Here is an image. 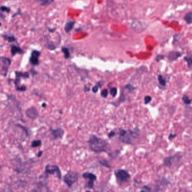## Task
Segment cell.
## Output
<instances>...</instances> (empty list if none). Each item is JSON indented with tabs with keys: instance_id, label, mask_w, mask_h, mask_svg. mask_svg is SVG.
<instances>
[{
	"instance_id": "obj_27",
	"label": "cell",
	"mask_w": 192,
	"mask_h": 192,
	"mask_svg": "<svg viewBox=\"0 0 192 192\" xmlns=\"http://www.w3.org/2000/svg\"><path fill=\"white\" fill-rule=\"evenodd\" d=\"M108 91L107 89H104L101 92V96L103 97V98H106L107 96H108Z\"/></svg>"
},
{
	"instance_id": "obj_7",
	"label": "cell",
	"mask_w": 192,
	"mask_h": 192,
	"mask_svg": "<svg viewBox=\"0 0 192 192\" xmlns=\"http://www.w3.org/2000/svg\"><path fill=\"white\" fill-rule=\"evenodd\" d=\"M40 55V52L38 50H33L30 58V62L33 66H37L39 64V57Z\"/></svg>"
},
{
	"instance_id": "obj_36",
	"label": "cell",
	"mask_w": 192,
	"mask_h": 192,
	"mask_svg": "<svg viewBox=\"0 0 192 192\" xmlns=\"http://www.w3.org/2000/svg\"><path fill=\"white\" fill-rule=\"evenodd\" d=\"M46 104H42V106L43 107H46Z\"/></svg>"
},
{
	"instance_id": "obj_1",
	"label": "cell",
	"mask_w": 192,
	"mask_h": 192,
	"mask_svg": "<svg viewBox=\"0 0 192 192\" xmlns=\"http://www.w3.org/2000/svg\"><path fill=\"white\" fill-rule=\"evenodd\" d=\"M88 143L91 149L94 152H105L109 148V144L106 140L94 135L90 136Z\"/></svg>"
},
{
	"instance_id": "obj_5",
	"label": "cell",
	"mask_w": 192,
	"mask_h": 192,
	"mask_svg": "<svg viewBox=\"0 0 192 192\" xmlns=\"http://www.w3.org/2000/svg\"><path fill=\"white\" fill-rule=\"evenodd\" d=\"M115 174L120 183H125L130 178L129 173L124 170H117L115 171Z\"/></svg>"
},
{
	"instance_id": "obj_20",
	"label": "cell",
	"mask_w": 192,
	"mask_h": 192,
	"mask_svg": "<svg viewBox=\"0 0 192 192\" xmlns=\"http://www.w3.org/2000/svg\"><path fill=\"white\" fill-rule=\"evenodd\" d=\"M158 81H159V85L161 86L165 87L166 85V80L165 79L162 75H159V76H158Z\"/></svg>"
},
{
	"instance_id": "obj_29",
	"label": "cell",
	"mask_w": 192,
	"mask_h": 192,
	"mask_svg": "<svg viewBox=\"0 0 192 192\" xmlns=\"http://www.w3.org/2000/svg\"><path fill=\"white\" fill-rule=\"evenodd\" d=\"M164 56L163 55H159L157 56V57L156 58V60L159 62L160 60L164 59Z\"/></svg>"
},
{
	"instance_id": "obj_12",
	"label": "cell",
	"mask_w": 192,
	"mask_h": 192,
	"mask_svg": "<svg viewBox=\"0 0 192 192\" xmlns=\"http://www.w3.org/2000/svg\"><path fill=\"white\" fill-rule=\"evenodd\" d=\"M181 56V54L180 53V52L178 51H171L169 52L167 55V58L169 60L171 61H175L177 59H178L179 57H180Z\"/></svg>"
},
{
	"instance_id": "obj_26",
	"label": "cell",
	"mask_w": 192,
	"mask_h": 192,
	"mask_svg": "<svg viewBox=\"0 0 192 192\" xmlns=\"http://www.w3.org/2000/svg\"><path fill=\"white\" fill-rule=\"evenodd\" d=\"M144 100H145V103L146 104H147L149 103L151 101V100H152V98H151V96H145V99H144Z\"/></svg>"
},
{
	"instance_id": "obj_3",
	"label": "cell",
	"mask_w": 192,
	"mask_h": 192,
	"mask_svg": "<svg viewBox=\"0 0 192 192\" xmlns=\"http://www.w3.org/2000/svg\"><path fill=\"white\" fill-rule=\"evenodd\" d=\"M79 174L76 172L70 171L67 172L64 176V180L69 187H72L73 184L78 180Z\"/></svg>"
},
{
	"instance_id": "obj_22",
	"label": "cell",
	"mask_w": 192,
	"mask_h": 192,
	"mask_svg": "<svg viewBox=\"0 0 192 192\" xmlns=\"http://www.w3.org/2000/svg\"><path fill=\"white\" fill-rule=\"evenodd\" d=\"M41 144H42V142L40 140H34L32 141L31 146L33 148H36V147H38L41 146Z\"/></svg>"
},
{
	"instance_id": "obj_17",
	"label": "cell",
	"mask_w": 192,
	"mask_h": 192,
	"mask_svg": "<svg viewBox=\"0 0 192 192\" xmlns=\"http://www.w3.org/2000/svg\"><path fill=\"white\" fill-rule=\"evenodd\" d=\"M182 101L186 105H190L192 103V99H191L188 95H184L182 97Z\"/></svg>"
},
{
	"instance_id": "obj_8",
	"label": "cell",
	"mask_w": 192,
	"mask_h": 192,
	"mask_svg": "<svg viewBox=\"0 0 192 192\" xmlns=\"http://www.w3.org/2000/svg\"><path fill=\"white\" fill-rule=\"evenodd\" d=\"M181 157V156L180 154H174L173 156H170L169 157H166L164 160V164L166 167H170L174 164V163H173L174 161L177 158H179Z\"/></svg>"
},
{
	"instance_id": "obj_11",
	"label": "cell",
	"mask_w": 192,
	"mask_h": 192,
	"mask_svg": "<svg viewBox=\"0 0 192 192\" xmlns=\"http://www.w3.org/2000/svg\"><path fill=\"white\" fill-rule=\"evenodd\" d=\"M51 131L52 135V138L54 139L62 138L64 134V131L61 128H57L56 130L51 129Z\"/></svg>"
},
{
	"instance_id": "obj_24",
	"label": "cell",
	"mask_w": 192,
	"mask_h": 192,
	"mask_svg": "<svg viewBox=\"0 0 192 192\" xmlns=\"http://www.w3.org/2000/svg\"><path fill=\"white\" fill-rule=\"evenodd\" d=\"M117 94H118V90H117V89L116 87H113V88H112L111 89V90H110V94L111 95V96L113 97V98L115 97L116 96Z\"/></svg>"
},
{
	"instance_id": "obj_14",
	"label": "cell",
	"mask_w": 192,
	"mask_h": 192,
	"mask_svg": "<svg viewBox=\"0 0 192 192\" xmlns=\"http://www.w3.org/2000/svg\"><path fill=\"white\" fill-rule=\"evenodd\" d=\"M83 177L85 179H88V181H94L97 179V176L92 173L90 172H85L83 174Z\"/></svg>"
},
{
	"instance_id": "obj_28",
	"label": "cell",
	"mask_w": 192,
	"mask_h": 192,
	"mask_svg": "<svg viewBox=\"0 0 192 192\" xmlns=\"http://www.w3.org/2000/svg\"><path fill=\"white\" fill-rule=\"evenodd\" d=\"M16 89L18 90L19 91H26L27 88L26 86H17L16 87Z\"/></svg>"
},
{
	"instance_id": "obj_18",
	"label": "cell",
	"mask_w": 192,
	"mask_h": 192,
	"mask_svg": "<svg viewBox=\"0 0 192 192\" xmlns=\"http://www.w3.org/2000/svg\"><path fill=\"white\" fill-rule=\"evenodd\" d=\"M184 19L188 24L192 23V12L186 14L184 17Z\"/></svg>"
},
{
	"instance_id": "obj_2",
	"label": "cell",
	"mask_w": 192,
	"mask_h": 192,
	"mask_svg": "<svg viewBox=\"0 0 192 192\" xmlns=\"http://www.w3.org/2000/svg\"><path fill=\"white\" fill-rule=\"evenodd\" d=\"M136 133H134L131 130H120V139L123 143L130 144L132 143V138Z\"/></svg>"
},
{
	"instance_id": "obj_21",
	"label": "cell",
	"mask_w": 192,
	"mask_h": 192,
	"mask_svg": "<svg viewBox=\"0 0 192 192\" xmlns=\"http://www.w3.org/2000/svg\"><path fill=\"white\" fill-rule=\"evenodd\" d=\"M184 60L186 61L188 65V67L191 68L192 67V57L190 56H186L184 58Z\"/></svg>"
},
{
	"instance_id": "obj_23",
	"label": "cell",
	"mask_w": 192,
	"mask_h": 192,
	"mask_svg": "<svg viewBox=\"0 0 192 192\" xmlns=\"http://www.w3.org/2000/svg\"><path fill=\"white\" fill-rule=\"evenodd\" d=\"M3 37L5 40L8 41L9 42H15L16 40L15 37L13 36H7V35H4V36H3Z\"/></svg>"
},
{
	"instance_id": "obj_10",
	"label": "cell",
	"mask_w": 192,
	"mask_h": 192,
	"mask_svg": "<svg viewBox=\"0 0 192 192\" xmlns=\"http://www.w3.org/2000/svg\"><path fill=\"white\" fill-rule=\"evenodd\" d=\"M15 74H16V80L15 81V84L16 86L18 85V86L19 85L20 81V79L21 78L28 79L29 77V73H28V72L23 73V72H16Z\"/></svg>"
},
{
	"instance_id": "obj_25",
	"label": "cell",
	"mask_w": 192,
	"mask_h": 192,
	"mask_svg": "<svg viewBox=\"0 0 192 192\" xmlns=\"http://www.w3.org/2000/svg\"><path fill=\"white\" fill-rule=\"evenodd\" d=\"M0 11H4L6 13H10V8H9L7 7L3 6L0 7Z\"/></svg>"
},
{
	"instance_id": "obj_37",
	"label": "cell",
	"mask_w": 192,
	"mask_h": 192,
	"mask_svg": "<svg viewBox=\"0 0 192 192\" xmlns=\"http://www.w3.org/2000/svg\"></svg>"
},
{
	"instance_id": "obj_32",
	"label": "cell",
	"mask_w": 192,
	"mask_h": 192,
	"mask_svg": "<svg viewBox=\"0 0 192 192\" xmlns=\"http://www.w3.org/2000/svg\"><path fill=\"white\" fill-rule=\"evenodd\" d=\"M98 91V86H94L92 89V91L94 93H97Z\"/></svg>"
},
{
	"instance_id": "obj_16",
	"label": "cell",
	"mask_w": 192,
	"mask_h": 192,
	"mask_svg": "<svg viewBox=\"0 0 192 192\" xmlns=\"http://www.w3.org/2000/svg\"><path fill=\"white\" fill-rule=\"evenodd\" d=\"M40 5L42 6H48L52 4L54 0H36Z\"/></svg>"
},
{
	"instance_id": "obj_33",
	"label": "cell",
	"mask_w": 192,
	"mask_h": 192,
	"mask_svg": "<svg viewBox=\"0 0 192 192\" xmlns=\"http://www.w3.org/2000/svg\"><path fill=\"white\" fill-rule=\"evenodd\" d=\"M176 134H174V133H170V135H169V139H170V140H171V139H174V138H175V137H176Z\"/></svg>"
},
{
	"instance_id": "obj_6",
	"label": "cell",
	"mask_w": 192,
	"mask_h": 192,
	"mask_svg": "<svg viewBox=\"0 0 192 192\" xmlns=\"http://www.w3.org/2000/svg\"><path fill=\"white\" fill-rule=\"evenodd\" d=\"M45 171L48 174H55L56 173L57 177L59 179H61V174L60 172V169L58 166L56 165H48L46 166Z\"/></svg>"
},
{
	"instance_id": "obj_4",
	"label": "cell",
	"mask_w": 192,
	"mask_h": 192,
	"mask_svg": "<svg viewBox=\"0 0 192 192\" xmlns=\"http://www.w3.org/2000/svg\"><path fill=\"white\" fill-rule=\"evenodd\" d=\"M11 61L5 57H0V74L6 76Z\"/></svg>"
},
{
	"instance_id": "obj_9",
	"label": "cell",
	"mask_w": 192,
	"mask_h": 192,
	"mask_svg": "<svg viewBox=\"0 0 192 192\" xmlns=\"http://www.w3.org/2000/svg\"><path fill=\"white\" fill-rule=\"evenodd\" d=\"M26 113L27 117L30 119H35L39 115V113H38V110L34 107H31V108L28 109L26 111Z\"/></svg>"
},
{
	"instance_id": "obj_19",
	"label": "cell",
	"mask_w": 192,
	"mask_h": 192,
	"mask_svg": "<svg viewBox=\"0 0 192 192\" xmlns=\"http://www.w3.org/2000/svg\"><path fill=\"white\" fill-rule=\"evenodd\" d=\"M62 52L64 53V58L67 59L68 58H69L70 57V51L68 48H67L66 47H62L61 49Z\"/></svg>"
},
{
	"instance_id": "obj_34",
	"label": "cell",
	"mask_w": 192,
	"mask_h": 192,
	"mask_svg": "<svg viewBox=\"0 0 192 192\" xmlns=\"http://www.w3.org/2000/svg\"><path fill=\"white\" fill-rule=\"evenodd\" d=\"M115 135V132L112 131H111L110 133H109V134H108V137H109V138H112V137L113 136Z\"/></svg>"
},
{
	"instance_id": "obj_30",
	"label": "cell",
	"mask_w": 192,
	"mask_h": 192,
	"mask_svg": "<svg viewBox=\"0 0 192 192\" xmlns=\"http://www.w3.org/2000/svg\"><path fill=\"white\" fill-rule=\"evenodd\" d=\"M100 163L102 165L105 166L106 167H110V166L109 165V164L108 163V162H107V161H104V162H102V161H101Z\"/></svg>"
},
{
	"instance_id": "obj_35",
	"label": "cell",
	"mask_w": 192,
	"mask_h": 192,
	"mask_svg": "<svg viewBox=\"0 0 192 192\" xmlns=\"http://www.w3.org/2000/svg\"><path fill=\"white\" fill-rule=\"evenodd\" d=\"M42 153H43V152H42V151H40V152L38 153V154H37V157H40V156H42Z\"/></svg>"
},
{
	"instance_id": "obj_13",
	"label": "cell",
	"mask_w": 192,
	"mask_h": 192,
	"mask_svg": "<svg viewBox=\"0 0 192 192\" xmlns=\"http://www.w3.org/2000/svg\"><path fill=\"white\" fill-rule=\"evenodd\" d=\"M75 21H72V20L69 21L66 23V24L65 26V28H64L65 31L66 33H69L73 29L74 26L75 25Z\"/></svg>"
},
{
	"instance_id": "obj_31",
	"label": "cell",
	"mask_w": 192,
	"mask_h": 192,
	"mask_svg": "<svg viewBox=\"0 0 192 192\" xmlns=\"http://www.w3.org/2000/svg\"><path fill=\"white\" fill-rule=\"evenodd\" d=\"M151 191V188L147 186H144L142 189V191H146V192H148V191Z\"/></svg>"
},
{
	"instance_id": "obj_15",
	"label": "cell",
	"mask_w": 192,
	"mask_h": 192,
	"mask_svg": "<svg viewBox=\"0 0 192 192\" xmlns=\"http://www.w3.org/2000/svg\"><path fill=\"white\" fill-rule=\"evenodd\" d=\"M23 52L22 49L20 47L13 45L11 48V53L12 56H15L16 54H21Z\"/></svg>"
}]
</instances>
